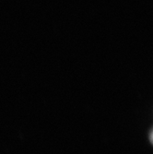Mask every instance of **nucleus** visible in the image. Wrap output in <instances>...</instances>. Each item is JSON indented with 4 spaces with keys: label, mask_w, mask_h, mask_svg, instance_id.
<instances>
[{
    "label": "nucleus",
    "mask_w": 153,
    "mask_h": 154,
    "mask_svg": "<svg viewBox=\"0 0 153 154\" xmlns=\"http://www.w3.org/2000/svg\"><path fill=\"white\" fill-rule=\"evenodd\" d=\"M150 138H151V142L153 143V131H152V133H151V137H150Z\"/></svg>",
    "instance_id": "nucleus-1"
}]
</instances>
